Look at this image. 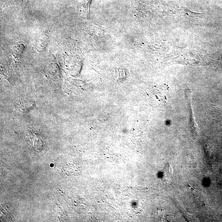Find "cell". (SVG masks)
<instances>
[{
    "mask_svg": "<svg viewBox=\"0 0 222 222\" xmlns=\"http://www.w3.org/2000/svg\"><path fill=\"white\" fill-rule=\"evenodd\" d=\"M173 169L170 164L166 165L164 169L163 177L165 181L171 180L172 178Z\"/></svg>",
    "mask_w": 222,
    "mask_h": 222,
    "instance_id": "1",
    "label": "cell"
}]
</instances>
